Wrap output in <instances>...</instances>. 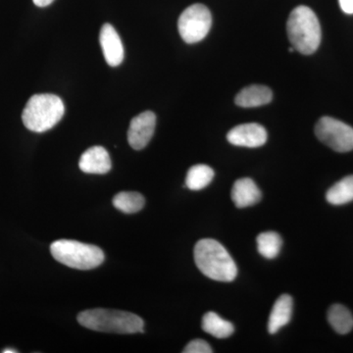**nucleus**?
Here are the masks:
<instances>
[{"label":"nucleus","instance_id":"f257e3e1","mask_svg":"<svg viewBox=\"0 0 353 353\" xmlns=\"http://www.w3.org/2000/svg\"><path fill=\"white\" fill-rule=\"evenodd\" d=\"M197 268L209 279L219 282H232L238 275L236 262L219 241L203 239L194 246Z\"/></svg>","mask_w":353,"mask_h":353},{"label":"nucleus","instance_id":"f03ea898","mask_svg":"<svg viewBox=\"0 0 353 353\" xmlns=\"http://www.w3.org/2000/svg\"><path fill=\"white\" fill-rule=\"evenodd\" d=\"M78 322L85 328L103 333H143L145 323L139 316L127 311L95 308L83 311Z\"/></svg>","mask_w":353,"mask_h":353},{"label":"nucleus","instance_id":"7ed1b4c3","mask_svg":"<svg viewBox=\"0 0 353 353\" xmlns=\"http://www.w3.org/2000/svg\"><path fill=\"white\" fill-rule=\"evenodd\" d=\"M287 32L290 43L301 54H312L321 43L319 20L307 6H299L292 11L287 23Z\"/></svg>","mask_w":353,"mask_h":353},{"label":"nucleus","instance_id":"20e7f679","mask_svg":"<svg viewBox=\"0 0 353 353\" xmlns=\"http://www.w3.org/2000/svg\"><path fill=\"white\" fill-rule=\"evenodd\" d=\"M64 112L63 101L57 95L34 94L26 104L22 120L30 131L43 132L58 124L63 117Z\"/></svg>","mask_w":353,"mask_h":353},{"label":"nucleus","instance_id":"39448f33","mask_svg":"<svg viewBox=\"0 0 353 353\" xmlns=\"http://www.w3.org/2000/svg\"><path fill=\"white\" fill-rule=\"evenodd\" d=\"M53 259L70 268L90 270L104 261V253L99 246L72 240H58L50 245Z\"/></svg>","mask_w":353,"mask_h":353},{"label":"nucleus","instance_id":"423d86ee","mask_svg":"<svg viewBox=\"0 0 353 353\" xmlns=\"http://www.w3.org/2000/svg\"><path fill=\"white\" fill-rule=\"evenodd\" d=\"M212 25L210 11L203 4H194L188 7L178 21L181 37L187 43H199L206 36Z\"/></svg>","mask_w":353,"mask_h":353},{"label":"nucleus","instance_id":"0eeeda50","mask_svg":"<svg viewBox=\"0 0 353 353\" xmlns=\"http://www.w3.org/2000/svg\"><path fill=\"white\" fill-rule=\"evenodd\" d=\"M318 139L336 152L353 150V128L332 117H322L315 126Z\"/></svg>","mask_w":353,"mask_h":353},{"label":"nucleus","instance_id":"6e6552de","mask_svg":"<svg viewBox=\"0 0 353 353\" xmlns=\"http://www.w3.org/2000/svg\"><path fill=\"white\" fill-rule=\"evenodd\" d=\"M157 116L152 111H145L132 118L128 131V141L132 148L143 150L154 134Z\"/></svg>","mask_w":353,"mask_h":353},{"label":"nucleus","instance_id":"1a4fd4ad","mask_svg":"<svg viewBox=\"0 0 353 353\" xmlns=\"http://www.w3.org/2000/svg\"><path fill=\"white\" fill-rule=\"evenodd\" d=\"M268 134L263 126L257 123L239 125L233 128L227 134L231 145L243 148H259L266 143Z\"/></svg>","mask_w":353,"mask_h":353},{"label":"nucleus","instance_id":"9d476101","mask_svg":"<svg viewBox=\"0 0 353 353\" xmlns=\"http://www.w3.org/2000/svg\"><path fill=\"white\" fill-rule=\"evenodd\" d=\"M102 52L109 66L117 67L124 60V46L112 25L104 24L99 36Z\"/></svg>","mask_w":353,"mask_h":353},{"label":"nucleus","instance_id":"9b49d317","mask_svg":"<svg viewBox=\"0 0 353 353\" xmlns=\"http://www.w3.org/2000/svg\"><path fill=\"white\" fill-rule=\"evenodd\" d=\"M79 167L85 173L103 175L111 170L110 157L102 146H92L83 153Z\"/></svg>","mask_w":353,"mask_h":353},{"label":"nucleus","instance_id":"f8f14e48","mask_svg":"<svg viewBox=\"0 0 353 353\" xmlns=\"http://www.w3.org/2000/svg\"><path fill=\"white\" fill-rule=\"evenodd\" d=\"M231 196L236 208H245L259 203L261 192L252 179L243 178L234 183Z\"/></svg>","mask_w":353,"mask_h":353},{"label":"nucleus","instance_id":"ddd939ff","mask_svg":"<svg viewBox=\"0 0 353 353\" xmlns=\"http://www.w3.org/2000/svg\"><path fill=\"white\" fill-rule=\"evenodd\" d=\"M273 99V92L268 87L252 85L243 88L236 94L234 102L241 108H252L268 104Z\"/></svg>","mask_w":353,"mask_h":353},{"label":"nucleus","instance_id":"4468645a","mask_svg":"<svg viewBox=\"0 0 353 353\" xmlns=\"http://www.w3.org/2000/svg\"><path fill=\"white\" fill-rule=\"evenodd\" d=\"M292 297L289 294H282L275 304L270 313L268 321L269 333H277L279 330L289 324L292 315Z\"/></svg>","mask_w":353,"mask_h":353},{"label":"nucleus","instance_id":"2eb2a0df","mask_svg":"<svg viewBox=\"0 0 353 353\" xmlns=\"http://www.w3.org/2000/svg\"><path fill=\"white\" fill-rule=\"evenodd\" d=\"M201 326L204 332L217 339L229 338L234 332V325L215 312L206 313L202 318Z\"/></svg>","mask_w":353,"mask_h":353},{"label":"nucleus","instance_id":"dca6fc26","mask_svg":"<svg viewBox=\"0 0 353 353\" xmlns=\"http://www.w3.org/2000/svg\"><path fill=\"white\" fill-rule=\"evenodd\" d=\"M328 321L332 328L340 334H347L353 329V315L345 306L334 304L328 311Z\"/></svg>","mask_w":353,"mask_h":353},{"label":"nucleus","instance_id":"f3484780","mask_svg":"<svg viewBox=\"0 0 353 353\" xmlns=\"http://www.w3.org/2000/svg\"><path fill=\"white\" fill-rule=\"evenodd\" d=\"M327 201L332 205H343L353 201V175L345 176L327 192Z\"/></svg>","mask_w":353,"mask_h":353},{"label":"nucleus","instance_id":"a211bd4d","mask_svg":"<svg viewBox=\"0 0 353 353\" xmlns=\"http://www.w3.org/2000/svg\"><path fill=\"white\" fill-rule=\"evenodd\" d=\"M214 178V171L208 165H194L185 178V187L190 190H201L208 187Z\"/></svg>","mask_w":353,"mask_h":353},{"label":"nucleus","instance_id":"6ab92c4d","mask_svg":"<svg viewBox=\"0 0 353 353\" xmlns=\"http://www.w3.org/2000/svg\"><path fill=\"white\" fill-rule=\"evenodd\" d=\"M145 197L137 192H121L113 199L114 208L126 214L139 212L145 206Z\"/></svg>","mask_w":353,"mask_h":353},{"label":"nucleus","instance_id":"aec40b11","mask_svg":"<svg viewBox=\"0 0 353 353\" xmlns=\"http://www.w3.org/2000/svg\"><path fill=\"white\" fill-rule=\"evenodd\" d=\"M257 250L267 259L277 257L283 245L280 234L276 232H264L257 236Z\"/></svg>","mask_w":353,"mask_h":353},{"label":"nucleus","instance_id":"412c9836","mask_svg":"<svg viewBox=\"0 0 353 353\" xmlns=\"http://www.w3.org/2000/svg\"><path fill=\"white\" fill-rule=\"evenodd\" d=\"M183 353H212V347L208 341L203 340H194L183 350Z\"/></svg>","mask_w":353,"mask_h":353},{"label":"nucleus","instance_id":"4be33fe9","mask_svg":"<svg viewBox=\"0 0 353 353\" xmlns=\"http://www.w3.org/2000/svg\"><path fill=\"white\" fill-rule=\"evenodd\" d=\"M341 10L347 14H353V0H339Z\"/></svg>","mask_w":353,"mask_h":353},{"label":"nucleus","instance_id":"5701e85b","mask_svg":"<svg viewBox=\"0 0 353 353\" xmlns=\"http://www.w3.org/2000/svg\"><path fill=\"white\" fill-rule=\"evenodd\" d=\"M34 1V6L39 7H46L50 6L54 0H32Z\"/></svg>","mask_w":353,"mask_h":353},{"label":"nucleus","instance_id":"b1692460","mask_svg":"<svg viewBox=\"0 0 353 353\" xmlns=\"http://www.w3.org/2000/svg\"><path fill=\"white\" fill-rule=\"evenodd\" d=\"M3 353H16L17 352V350H12V348H7V350H4Z\"/></svg>","mask_w":353,"mask_h":353}]
</instances>
